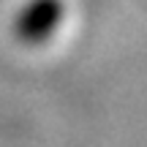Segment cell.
I'll list each match as a JSON object with an SVG mask.
<instances>
[{
    "instance_id": "1",
    "label": "cell",
    "mask_w": 147,
    "mask_h": 147,
    "mask_svg": "<svg viewBox=\"0 0 147 147\" xmlns=\"http://www.w3.org/2000/svg\"><path fill=\"white\" fill-rule=\"evenodd\" d=\"M63 19V0H30L16 19V36L25 44L44 41Z\"/></svg>"
}]
</instances>
